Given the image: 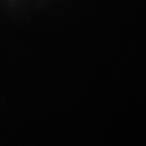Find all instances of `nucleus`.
Segmentation results:
<instances>
[]
</instances>
